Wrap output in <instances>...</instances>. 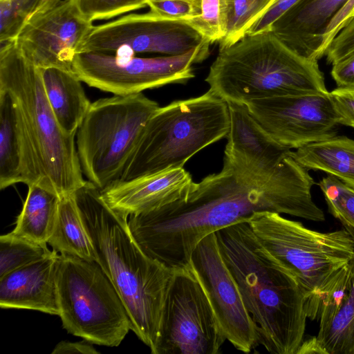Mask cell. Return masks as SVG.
I'll return each mask as SVG.
<instances>
[{
  "mask_svg": "<svg viewBox=\"0 0 354 354\" xmlns=\"http://www.w3.org/2000/svg\"><path fill=\"white\" fill-rule=\"evenodd\" d=\"M270 211L313 221L300 203L259 187L223 164L218 172L194 182L178 200L129 216L130 230L142 250L172 269L187 266L192 253L208 234Z\"/></svg>",
  "mask_w": 354,
  "mask_h": 354,
  "instance_id": "cell-1",
  "label": "cell"
},
{
  "mask_svg": "<svg viewBox=\"0 0 354 354\" xmlns=\"http://www.w3.org/2000/svg\"><path fill=\"white\" fill-rule=\"evenodd\" d=\"M75 197L95 261L122 300L131 330L152 351L175 269L142 250L131 234L129 216L111 207L90 181L75 192Z\"/></svg>",
  "mask_w": 354,
  "mask_h": 354,
  "instance_id": "cell-2",
  "label": "cell"
},
{
  "mask_svg": "<svg viewBox=\"0 0 354 354\" xmlns=\"http://www.w3.org/2000/svg\"><path fill=\"white\" fill-rule=\"evenodd\" d=\"M215 233L257 326L259 344L270 353L296 354L308 318L306 294L297 279L261 244L248 221Z\"/></svg>",
  "mask_w": 354,
  "mask_h": 354,
  "instance_id": "cell-3",
  "label": "cell"
},
{
  "mask_svg": "<svg viewBox=\"0 0 354 354\" xmlns=\"http://www.w3.org/2000/svg\"><path fill=\"white\" fill-rule=\"evenodd\" d=\"M205 82L227 102L328 93L317 61L302 57L270 30L247 35L219 49Z\"/></svg>",
  "mask_w": 354,
  "mask_h": 354,
  "instance_id": "cell-4",
  "label": "cell"
},
{
  "mask_svg": "<svg viewBox=\"0 0 354 354\" xmlns=\"http://www.w3.org/2000/svg\"><path fill=\"white\" fill-rule=\"evenodd\" d=\"M0 90L14 100L40 166L43 186L60 197L74 194L83 178L75 136L59 125L44 87L41 70L15 40L0 41Z\"/></svg>",
  "mask_w": 354,
  "mask_h": 354,
  "instance_id": "cell-5",
  "label": "cell"
},
{
  "mask_svg": "<svg viewBox=\"0 0 354 354\" xmlns=\"http://www.w3.org/2000/svg\"><path fill=\"white\" fill-rule=\"evenodd\" d=\"M248 221L261 244L297 279L306 294L307 317L317 320L354 257L348 233L313 230L270 211L256 212Z\"/></svg>",
  "mask_w": 354,
  "mask_h": 354,
  "instance_id": "cell-6",
  "label": "cell"
},
{
  "mask_svg": "<svg viewBox=\"0 0 354 354\" xmlns=\"http://www.w3.org/2000/svg\"><path fill=\"white\" fill-rule=\"evenodd\" d=\"M229 127L227 102L209 89L159 107L148 120L119 180L183 167L198 151L226 137Z\"/></svg>",
  "mask_w": 354,
  "mask_h": 354,
  "instance_id": "cell-7",
  "label": "cell"
},
{
  "mask_svg": "<svg viewBox=\"0 0 354 354\" xmlns=\"http://www.w3.org/2000/svg\"><path fill=\"white\" fill-rule=\"evenodd\" d=\"M158 104L142 93L92 102L77 132L83 174L100 190L120 180Z\"/></svg>",
  "mask_w": 354,
  "mask_h": 354,
  "instance_id": "cell-8",
  "label": "cell"
},
{
  "mask_svg": "<svg viewBox=\"0 0 354 354\" xmlns=\"http://www.w3.org/2000/svg\"><path fill=\"white\" fill-rule=\"evenodd\" d=\"M59 315L68 333L95 344L118 346L131 330L119 294L96 261L59 255Z\"/></svg>",
  "mask_w": 354,
  "mask_h": 354,
  "instance_id": "cell-9",
  "label": "cell"
},
{
  "mask_svg": "<svg viewBox=\"0 0 354 354\" xmlns=\"http://www.w3.org/2000/svg\"><path fill=\"white\" fill-rule=\"evenodd\" d=\"M230 127L223 164L239 176L266 190L317 209L311 194L315 184L292 150L272 138L245 104L227 102Z\"/></svg>",
  "mask_w": 354,
  "mask_h": 354,
  "instance_id": "cell-10",
  "label": "cell"
},
{
  "mask_svg": "<svg viewBox=\"0 0 354 354\" xmlns=\"http://www.w3.org/2000/svg\"><path fill=\"white\" fill-rule=\"evenodd\" d=\"M210 51L196 49L179 55L136 57L134 53L83 52L75 54L72 68L80 80L113 95H129L194 77L193 64Z\"/></svg>",
  "mask_w": 354,
  "mask_h": 354,
  "instance_id": "cell-11",
  "label": "cell"
},
{
  "mask_svg": "<svg viewBox=\"0 0 354 354\" xmlns=\"http://www.w3.org/2000/svg\"><path fill=\"white\" fill-rule=\"evenodd\" d=\"M209 300L189 266L175 269L152 354H217L226 341Z\"/></svg>",
  "mask_w": 354,
  "mask_h": 354,
  "instance_id": "cell-12",
  "label": "cell"
},
{
  "mask_svg": "<svg viewBox=\"0 0 354 354\" xmlns=\"http://www.w3.org/2000/svg\"><path fill=\"white\" fill-rule=\"evenodd\" d=\"M210 44L189 21L166 18L150 10L93 26L77 53L122 50L179 55L196 49L209 50Z\"/></svg>",
  "mask_w": 354,
  "mask_h": 354,
  "instance_id": "cell-13",
  "label": "cell"
},
{
  "mask_svg": "<svg viewBox=\"0 0 354 354\" xmlns=\"http://www.w3.org/2000/svg\"><path fill=\"white\" fill-rule=\"evenodd\" d=\"M188 266L203 288L226 339L243 353L259 345L257 326L223 258L215 232L198 243Z\"/></svg>",
  "mask_w": 354,
  "mask_h": 354,
  "instance_id": "cell-14",
  "label": "cell"
},
{
  "mask_svg": "<svg viewBox=\"0 0 354 354\" xmlns=\"http://www.w3.org/2000/svg\"><path fill=\"white\" fill-rule=\"evenodd\" d=\"M245 106L272 138L291 150L337 133L328 92L258 99Z\"/></svg>",
  "mask_w": 354,
  "mask_h": 354,
  "instance_id": "cell-15",
  "label": "cell"
},
{
  "mask_svg": "<svg viewBox=\"0 0 354 354\" xmlns=\"http://www.w3.org/2000/svg\"><path fill=\"white\" fill-rule=\"evenodd\" d=\"M93 26V21L80 12L74 0H64L47 12L30 17L15 42L37 67L73 71L74 57Z\"/></svg>",
  "mask_w": 354,
  "mask_h": 354,
  "instance_id": "cell-16",
  "label": "cell"
},
{
  "mask_svg": "<svg viewBox=\"0 0 354 354\" xmlns=\"http://www.w3.org/2000/svg\"><path fill=\"white\" fill-rule=\"evenodd\" d=\"M193 182L184 167H175L129 180H118L100 191L111 207L129 216L178 200Z\"/></svg>",
  "mask_w": 354,
  "mask_h": 354,
  "instance_id": "cell-17",
  "label": "cell"
},
{
  "mask_svg": "<svg viewBox=\"0 0 354 354\" xmlns=\"http://www.w3.org/2000/svg\"><path fill=\"white\" fill-rule=\"evenodd\" d=\"M348 0H300L271 26L270 31L286 46L317 61L325 55L324 35Z\"/></svg>",
  "mask_w": 354,
  "mask_h": 354,
  "instance_id": "cell-18",
  "label": "cell"
},
{
  "mask_svg": "<svg viewBox=\"0 0 354 354\" xmlns=\"http://www.w3.org/2000/svg\"><path fill=\"white\" fill-rule=\"evenodd\" d=\"M20 183L43 186V174L14 100L0 90V188Z\"/></svg>",
  "mask_w": 354,
  "mask_h": 354,
  "instance_id": "cell-19",
  "label": "cell"
},
{
  "mask_svg": "<svg viewBox=\"0 0 354 354\" xmlns=\"http://www.w3.org/2000/svg\"><path fill=\"white\" fill-rule=\"evenodd\" d=\"M59 253L15 270L0 277V306L59 315L57 270Z\"/></svg>",
  "mask_w": 354,
  "mask_h": 354,
  "instance_id": "cell-20",
  "label": "cell"
},
{
  "mask_svg": "<svg viewBox=\"0 0 354 354\" xmlns=\"http://www.w3.org/2000/svg\"><path fill=\"white\" fill-rule=\"evenodd\" d=\"M317 321L314 337L319 354H354V257Z\"/></svg>",
  "mask_w": 354,
  "mask_h": 354,
  "instance_id": "cell-21",
  "label": "cell"
},
{
  "mask_svg": "<svg viewBox=\"0 0 354 354\" xmlns=\"http://www.w3.org/2000/svg\"><path fill=\"white\" fill-rule=\"evenodd\" d=\"M45 92L62 131L75 136L90 106L82 81L71 71L58 68H41Z\"/></svg>",
  "mask_w": 354,
  "mask_h": 354,
  "instance_id": "cell-22",
  "label": "cell"
},
{
  "mask_svg": "<svg viewBox=\"0 0 354 354\" xmlns=\"http://www.w3.org/2000/svg\"><path fill=\"white\" fill-rule=\"evenodd\" d=\"M294 158L308 170L322 171L354 189V140L334 136L292 151Z\"/></svg>",
  "mask_w": 354,
  "mask_h": 354,
  "instance_id": "cell-23",
  "label": "cell"
},
{
  "mask_svg": "<svg viewBox=\"0 0 354 354\" xmlns=\"http://www.w3.org/2000/svg\"><path fill=\"white\" fill-rule=\"evenodd\" d=\"M48 244L61 254L95 261L92 241L82 218L75 193L60 197Z\"/></svg>",
  "mask_w": 354,
  "mask_h": 354,
  "instance_id": "cell-24",
  "label": "cell"
},
{
  "mask_svg": "<svg viewBox=\"0 0 354 354\" xmlns=\"http://www.w3.org/2000/svg\"><path fill=\"white\" fill-rule=\"evenodd\" d=\"M28 187L25 202L11 232L34 242L48 244L60 196L39 184Z\"/></svg>",
  "mask_w": 354,
  "mask_h": 354,
  "instance_id": "cell-25",
  "label": "cell"
},
{
  "mask_svg": "<svg viewBox=\"0 0 354 354\" xmlns=\"http://www.w3.org/2000/svg\"><path fill=\"white\" fill-rule=\"evenodd\" d=\"M275 0H221L225 27L219 49L230 46L246 35Z\"/></svg>",
  "mask_w": 354,
  "mask_h": 354,
  "instance_id": "cell-26",
  "label": "cell"
},
{
  "mask_svg": "<svg viewBox=\"0 0 354 354\" xmlns=\"http://www.w3.org/2000/svg\"><path fill=\"white\" fill-rule=\"evenodd\" d=\"M47 244L17 236L11 232L0 236V277L48 255Z\"/></svg>",
  "mask_w": 354,
  "mask_h": 354,
  "instance_id": "cell-27",
  "label": "cell"
},
{
  "mask_svg": "<svg viewBox=\"0 0 354 354\" xmlns=\"http://www.w3.org/2000/svg\"><path fill=\"white\" fill-rule=\"evenodd\" d=\"M317 185L324 194L329 213L342 223L354 241V189L329 174Z\"/></svg>",
  "mask_w": 354,
  "mask_h": 354,
  "instance_id": "cell-28",
  "label": "cell"
},
{
  "mask_svg": "<svg viewBox=\"0 0 354 354\" xmlns=\"http://www.w3.org/2000/svg\"><path fill=\"white\" fill-rule=\"evenodd\" d=\"M39 0H0V41L15 40Z\"/></svg>",
  "mask_w": 354,
  "mask_h": 354,
  "instance_id": "cell-29",
  "label": "cell"
},
{
  "mask_svg": "<svg viewBox=\"0 0 354 354\" xmlns=\"http://www.w3.org/2000/svg\"><path fill=\"white\" fill-rule=\"evenodd\" d=\"M83 16L93 21L107 19L147 6V0H74Z\"/></svg>",
  "mask_w": 354,
  "mask_h": 354,
  "instance_id": "cell-30",
  "label": "cell"
},
{
  "mask_svg": "<svg viewBox=\"0 0 354 354\" xmlns=\"http://www.w3.org/2000/svg\"><path fill=\"white\" fill-rule=\"evenodd\" d=\"M189 22L210 43L219 41L225 27L221 0H201V14Z\"/></svg>",
  "mask_w": 354,
  "mask_h": 354,
  "instance_id": "cell-31",
  "label": "cell"
},
{
  "mask_svg": "<svg viewBox=\"0 0 354 354\" xmlns=\"http://www.w3.org/2000/svg\"><path fill=\"white\" fill-rule=\"evenodd\" d=\"M151 11L178 20L189 21L201 14V0H147Z\"/></svg>",
  "mask_w": 354,
  "mask_h": 354,
  "instance_id": "cell-32",
  "label": "cell"
},
{
  "mask_svg": "<svg viewBox=\"0 0 354 354\" xmlns=\"http://www.w3.org/2000/svg\"><path fill=\"white\" fill-rule=\"evenodd\" d=\"M328 94L337 123L354 129V87H337Z\"/></svg>",
  "mask_w": 354,
  "mask_h": 354,
  "instance_id": "cell-33",
  "label": "cell"
},
{
  "mask_svg": "<svg viewBox=\"0 0 354 354\" xmlns=\"http://www.w3.org/2000/svg\"><path fill=\"white\" fill-rule=\"evenodd\" d=\"M354 51V17L333 39L325 55L330 64H335Z\"/></svg>",
  "mask_w": 354,
  "mask_h": 354,
  "instance_id": "cell-34",
  "label": "cell"
},
{
  "mask_svg": "<svg viewBox=\"0 0 354 354\" xmlns=\"http://www.w3.org/2000/svg\"><path fill=\"white\" fill-rule=\"evenodd\" d=\"M299 1L275 0L265 14L252 25L248 31L247 35H254L270 30L272 24L281 15Z\"/></svg>",
  "mask_w": 354,
  "mask_h": 354,
  "instance_id": "cell-35",
  "label": "cell"
},
{
  "mask_svg": "<svg viewBox=\"0 0 354 354\" xmlns=\"http://www.w3.org/2000/svg\"><path fill=\"white\" fill-rule=\"evenodd\" d=\"M330 74L337 87H354V51L333 64Z\"/></svg>",
  "mask_w": 354,
  "mask_h": 354,
  "instance_id": "cell-36",
  "label": "cell"
},
{
  "mask_svg": "<svg viewBox=\"0 0 354 354\" xmlns=\"http://www.w3.org/2000/svg\"><path fill=\"white\" fill-rule=\"evenodd\" d=\"M92 344L85 339L77 342L61 341L55 346L52 354H98L99 351Z\"/></svg>",
  "mask_w": 354,
  "mask_h": 354,
  "instance_id": "cell-37",
  "label": "cell"
},
{
  "mask_svg": "<svg viewBox=\"0 0 354 354\" xmlns=\"http://www.w3.org/2000/svg\"><path fill=\"white\" fill-rule=\"evenodd\" d=\"M60 1L61 0H39L37 7L30 17L47 12L48 10L56 6Z\"/></svg>",
  "mask_w": 354,
  "mask_h": 354,
  "instance_id": "cell-38",
  "label": "cell"
},
{
  "mask_svg": "<svg viewBox=\"0 0 354 354\" xmlns=\"http://www.w3.org/2000/svg\"><path fill=\"white\" fill-rule=\"evenodd\" d=\"M354 17V8L353 10L352 14H351V18Z\"/></svg>",
  "mask_w": 354,
  "mask_h": 354,
  "instance_id": "cell-39",
  "label": "cell"
}]
</instances>
